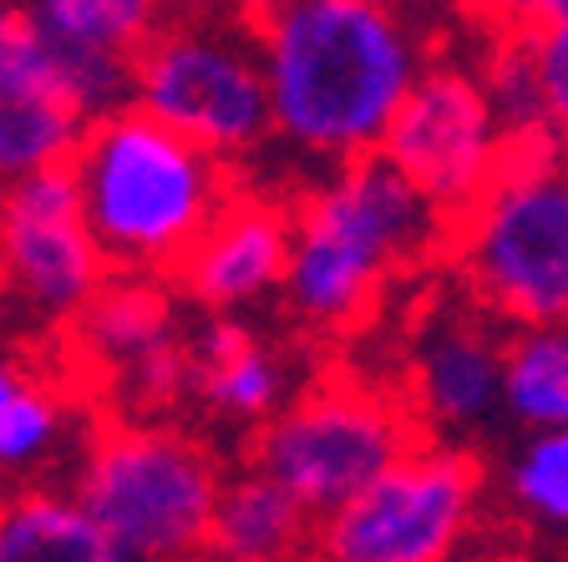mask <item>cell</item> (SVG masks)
Masks as SVG:
<instances>
[{
	"label": "cell",
	"instance_id": "1",
	"mask_svg": "<svg viewBox=\"0 0 568 562\" xmlns=\"http://www.w3.org/2000/svg\"><path fill=\"white\" fill-rule=\"evenodd\" d=\"M260 31L274 147L331 167L376 157L437 47L390 0H280Z\"/></svg>",
	"mask_w": 568,
	"mask_h": 562
},
{
	"label": "cell",
	"instance_id": "2",
	"mask_svg": "<svg viewBox=\"0 0 568 562\" xmlns=\"http://www.w3.org/2000/svg\"><path fill=\"white\" fill-rule=\"evenodd\" d=\"M452 223L386 157L315 173L295 198L284 315L315 345L366 335L396 284L447 264Z\"/></svg>",
	"mask_w": 568,
	"mask_h": 562
},
{
	"label": "cell",
	"instance_id": "3",
	"mask_svg": "<svg viewBox=\"0 0 568 562\" xmlns=\"http://www.w3.org/2000/svg\"><path fill=\"white\" fill-rule=\"evenodd\" d=\"M87 223L118 274L173 279L239 187V173L142 106L92 122L71 157Z\"/></svg>",
	"mask_w": 568,
	"mask_h": 562
},
{
	"label": "cell",
	"instance_id": "4",
	"mask_svg": "<svg viewBox=\"0 0 568 562\" xmlns=\"http://www.w3.org/2000/svg\"><path fill=\"white\" fill-rule=\"evenodd\" d=\"M447 279L503 329L568 325V147L513 137L508 163L452 223Z\"/></svg>",
	"mask_w": 568,
	"mask_h": 562
},
{
	"label": "cell",
	"instance_id": "5",
	"mask_svg": "<svg viewBox=\"0 0 568 562\" xmlns=\"http://www.w3.org/2000/svg\"><path fill=\"white\" fill-rule=\"evenodd\" d=\"M229 477L219 446L183 416H97L67 487L138 562H203Z\"/></svg>",
	"mask_w": 568,
	"mask_h": 562
},
{
	"label": "cell",
	"instance_id": "6",
	"mask_svg": "<svg viewBox=\"0 0 568 562\" xmlns=\"http://www.w3.org/2000/svg\"><path fill=\"white\" fill-rule=\"evenodd\" d=\"M426 441L402 390L355 370L310 375L290 406L244 441L239 467L270 477L310 517H331Z\"/></svg>",
	"mask_w": 568,
	"mask_h": 562
},
{
	"label": "cell",
	"instance_id": "7",
	"mask_svg": "<svg viewBox=\"0 0 568 562\" xmlns=\"http://www.w3.org/2000/svg\"><path fill=\"white\" fill-rule=\"evenodd\" d=\"M128 102L199 142L234 173L274 147L264 51L244 11L168 16L132 57Z\"/></svg>",
	"mask_w": 568,
	"mask_h": 562
},
{
	"label": "cell",
	"instance_id": "8",
	"mask_svg": "<svg viewBox=\"0 0 568 562\" xmlns=\"http://www.w3.org/2000/svg\"><path fill=\"white\" fill-rule=\"evenodd\" d=\"M487 502V471L473 446L416 441L386 477L320 517L310 562H457Z\"/></svg>",
	"mask_w": 568,
	"mask_h": 562
},
{
	"label": "cell",
	"instance_id": "9",
	"mask_svg": "<svg viewBox=\"0 0 568 562\" xmlns=\"http://www.w3.org/2000/svg\"><path fill=\"white\" fill-rule=\"evenodd\" d=\"M71 167L6 183L0 198V315L26 345L57 350L112 279Z\"/></svg>",
	"mask_w": 568,
	"mask_h": 562
},
{
	"label": "cell",
	"instance_id": "10",
	"mask_svg": "<svg viewBox=\"0 0 568 562\" xmlns=\"http://www.w3.org/2000/svg\"><path fill=\"white\" fill-rule=\"evenodd\" d=\"M513 147L508 122L487 96L483 67L437 51L390 127L386 157L447 223L483 198Z\"/></svg>",
	"mask_w": 568,
	"mask_h": 562
},
{
	"label": "cell",
	"instance_id": "11",
	"mask_svg": "<svg viewBox=\"0 0 568 562\" xmlns=\"http://www.w3.org/2000/svg\"><path fill=\"white\" fill-rule=\"evenodd\" d=\"M503 350H508V329L483 305H473L457 284L412 309L396 390L422 436L467 446L503 416Z\"/></svg>",
	"mask_w": 568,
	"mask_h": 562
},
{
	"label": "cell",
	"instance_id": "12",
	"mask_svg": "<svg viewBox=\"0 0 568 562\" xmlns=\"http://www.w3.org/2000/svg\"><path fill=\"white\" fill-rule=\"evenodd\" d=\"M92 122L61 47L16 0H0V183L71 167Z\"/></svg>",
	"mask_w": 568,
	"mask_h": 562
},
{
	"label": "cell",
	"instance_id": "13",
	"mask_svg": "<svg viewBox=\"0 0 568 562\" xmlns=\"http://www.w3.org/2000/svg\"><path fill=\"white\" fill-rule=\"evenodd\" d=\"M97 416V400L57 350L0 340V497L67 481Z\"/></svg>",
	"mask_w": 568,
	"mask_h": 562
},
{
	"label": "cell",
	"instance_id": "14",
	"mask_svg": "<svg viewBox=\"0 0 568 562\" xmlns=\"http://www.w3.org/2000/svg\"><path fill=\"white\" fill-rule=\"evenodd\" d=\"M290 248H295V198L239 183L199 248L173 274V289L199 315L248 319L254 309L284 299Z\"/></svg>",
	"mask_w": 568,
	"mask_h": 562
},
{
	"label": "cell",
	"instance_id": "15",
	"mask_svg": "<svg viewBox=\"0 0 568 562\" xmlns=\"http://www.w3.org/2000/svg\"><path fill=\"white\" fill-rule=\"evenodd\" d=\"M193 355V416L219 431L254 436L305 390L310 370L290 345L264 335L254 319L199 315L189 329Z\"/></svg>",
	"mask_w": 568,
	"mask_h": 562
},
{
	"label": "cell",
	"instance_id": "16",
	"mask_svg": "<svg viewBox=\"0 0 568 562\" xmlns=\"http://www.w3.org/2000/svg\"><path fill=\"white\" fill-rule=\"evenodd\" d=\"M183 319V294L173 279H148V274H112L87 315L71 325V335L57 345L67 370L87 386V396L102 400V390L142 365L148 355L189 340Z\"/></svg>",
	"mask_w": 568,
	"mask_h": 562
},
{
	"label": "cell",
	"instance_id": "17",
	"mask_svg": "<svg viewBox=\"0 0 568 562\" xmlns=\"http://www.w3.org/2000/svg\"><path fill=\"white\" fill-rule=\"evenodd\" d=\"M315 532L320 517H310L284 487H274L260 471L234 467L203 562H310Z\"/></svg>",
	"mask_w": 568,
	"mask_h": 562
},
{
	"label": "cell",
	"instance_id": "18",
	"mask_svg": "<svg viewBox=\"0 0 568 562\" xmlns=\"http://www.w3.org/2000/svg\"><path fill=\"white\" fill-rule=\"evenodd\" d=\"M0 562H138L67 481L0 497Z\"/></svg>",
	"mask_w": 568,
	"mask_h": 562
},
{
	"label": "cell",
	"instance_id": "19",
	"mask_svg": "<svg viewBox=\"0 0 568 562\" xmlns=\"http://www.w3.org/2000/svg\"><path fill=\"white\" fill-rule=\"evenodd\" d=\"M503 421L518 436L568 431V325L508 329Z\"/></svg>",
	"mask_w": 568,
	"mask_h": 562
},
{
	"label": "cell",
	"instance_id": "20",
	"mask_svg": "<svg viewBox=\"0 0 568 562\" xmlns=\"http://www.w3.org/2000/svg\"><path fill=\"white\" fill-rule=\"evenodd\" d=\"M61 51L138 57L148 35L168 21L158 0H16Z\"/></svg>",
	"mask_w": 568,
	"mask_h": 562
},
{
	"label": "cell",
	"instance_id": "21",
	"mask_svg": "<svg viewBox=\"0 0 568 562\" xmlns=\"http://www.w3.org/2000/svg\"><path fill=\"white\" fill-rule=\"evenodd\" d=\"M497 492L518 522L568 538V431L518 436L497 467Z\"/></svg>",
	"mask_w": 568,
	"mask_h": 562
},
{
	"label": "cell",
	"instance_id": "22",
	"mask_svg": "<svg viewBox=\"0 0 568 562\" xmlns=\"http://www.w3.org/2000/svg\"><path fill=\"white\" fill-rule=\"evenodd\" d=\"M477 67H483L487 96H493L497 117L508 122L513 137H538V132H548L544 127V96H538V76H532L523 35H487Z\"/></svg>",
	"mask_w": 568,
	"mask_h": 562
},
{
	"label": "cell",
	"instance_id": "23",
	"mask_svg": "<svg viewBox=\"0 0 568 562\" xmlns=\"http://www.w3.org/2000/svg\"><path fill=\"white\" fill-rule=\"evenodd\" d=\"M538 76V96H544V127L548 137H558L568 147V21L544 25V31L523 35Z\"/></svg>",
	"mask_w": 568,
	"mask_h": 562
},
{
	"label": "cell",
	"instance_id": "24",
	"mask_svg": "<svg viewBox=\"0 0 568 562\" xmlns=\"http://www.w3.org/2000/svg\"><path fill=\"white\" fill-rule=\"evenodd\" d=\"M473 21L487 25V35H532L568 21V0H477Z\"/></svg>",
	"mask_w": 568,
	"mask_h": 562
},
{
	"label": "cell",
	"instance_id": "25",
	"mask_svg": "<svg viewBox=\"0 0 568 562\" xmlns=\"http://www.w3.org/2000/svg\"><path fill=\"white\" fill-rule=\"evenodd\" d=\"M390 6H396V11H402L412 25H422L426 35H442L447 25L473 21L477 0H390Z\"/></svg>",
	"mask_w": 568,
	"mask_h": 562
},
{
	"label": "cell",
	"instance_id": "26",
	"mask_svg": "<svg viewBox=\"0 0 568 562\" xmlns=\"http://www.w3.org/2000/svg\"><path fill=\"white\" fill-rule=\"evenodd\" d=\"M163 16H224V11H244V0H158Z\"/></svg>",
	"mask_w": 568,
	"mask_h": 562
},
{
	"label": "cell",
	"instance_id": "27",
	"mask_svg": "<svg viewBox=\"0 0 568 562\" xmlns=\"http://www.w3.org/2000/svg\"><path fill=\"white\" fill-rule=\"evenodd\" d=\"M270 6H280V0H270ZM270 6H264V11H270Z\"/></svg>",
	"mask_w": 568,
	"mask_h": 562
},
{
	"label": "cell",
	"instance_id": "28",
	"mask_svg": "<svg viewBox=\"0 0 568 562\" xmlns=\"http://www.w3.org/2000/svg\"><path fill=\"white\" fill-rule=\"evenodd\" d=\"M0 198H6V183H0Z\"/></svg>",
	"mask_w": 568,
	"mask_h": 562
}]
</instances>
